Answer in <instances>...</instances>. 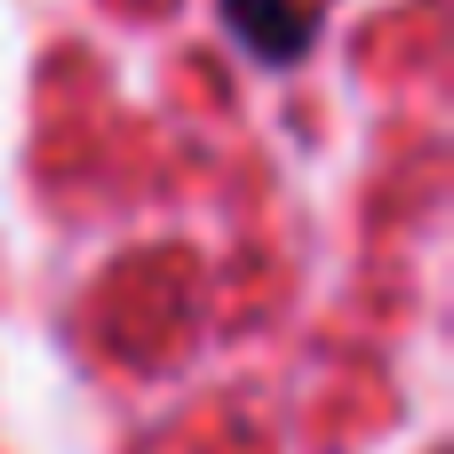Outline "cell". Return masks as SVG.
Masks as SVG:
<instances>
[{
    "label": "cell",
    "instance_id": "6da1fadb",
    "mask_svg": "<svg viewBox=\"0 0 454 454\" xmlns=\"http://www.w3.org/2000/svg\"><path fill=\"white\" fill-rule=\"evenodd\" d=\"M223 24L255 48V56H271V64H295L303 48H311V24H319V0H223Z\"/></svg>",
    "mask_w": 454,
    "mask_h": 454
}]
</instances>
